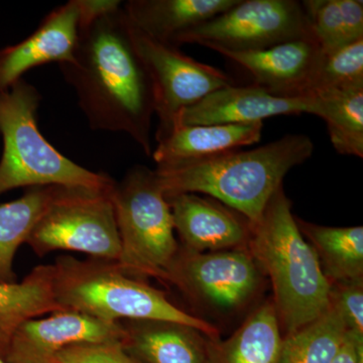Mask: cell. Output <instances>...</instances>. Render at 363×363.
I'll return each instance as SVG.
<instances>
[{
    "instance_id": "cell-21",
    "label": "cell",
    "mask_w": 363,
    "mask_h": 363,
    "mask_svg": "<svg viewBox=\"0 0 363 363\" xmlns=\"http://www.w3.org/2000/svg\"><path fill=\"white\" fill-rule=\"evenodd\" d=\"M302 234L316 252L329 281L338 284L362 281L363 227H329L296 219Z\"/></svg>"
},
{
    "instance_id": "cell-17",
    "label": "cell",
    "mask_w": 363,
    "mask_h": 363,
    "mask_svg": "<svg viewBox=\"0 0 363 363\" xmlns=\"http://www.w3.org/2000/svg\"><path fill=\"white\" fill-rule=\"evenodd\" d=\"M238 0H130L123 9L147 37L180 48L184 35L223 13Z\"/></svg>"
},
{
    "instance_id": "cell-4",
    "label": "cell",
    "mask_w": 363,
    "mask_h": 363,
    "mask_svg": "<svg viewBox=\"0 0 363 363\" xmlns=\"http://www.w3.org/2000/svg\"><path fill=\"white\" fill-rule=\"evenodd\" d=\"M52 266L54 293L63 310H71L106 322L159 320L192 327L210 340L216 328L174 305L166 294L143 279L124 274L116 262L57 257Z\"/></svg>"
},
{
    "instance_id": "cell-12",
    "label": "cell",
    "mask_w": 363,
    "mask_h": 363,
    "mask_svg": "<svg viewBox=\"0 0 363 363\" xmlns=\"http://www.w3.org/2000/svg\"><path fill=\"white\" fill-rule=\"evenodd\" d=\"M316 116L313 97H281L257 85H228L181 111L176 126L264 123L279 116Z\"/></svg>"
},
{
    "instance_id": "cell-13",
    "label": "cell",
    "mask_w": 363,
    "mask_h": 363,
    "mask_svg": "<svg viewBox=\"0 0 363 363\" xmlns=\"http://www.w3.org/2000/svg\"><path fill=\"white\" fill-rule=\"evenodd\" d=\"M174 229L183 247L197 252L243 250L252 223L213 198L193 193L168 196Z\"/></svg>"
},
{
    "instance_id": "cell-23",
    "label": "cell",
    "mask_w": 363,
    "mask_h": 363,
    "mask_svg": "<svg viewBox=\"0 0 363 363\" xmlns=\"http://www.w3.org/2000/svg\"><path fill=\"white\" fill-rule=\"evenodd\" d=\"M310 35L323 52L363 39V2L359 0H304Z\"/></svg>"
},
{
    "instance_id": "cell-6",
    "label": "cell",
    "mask_w": 363,
    "mask_h": 363,
    "mask_svg": "<svg viewBox=\"0 0 363 363\" xmlns=\"http://www.w3.org/2000/svg\"><path fill=\"white\" fill-rule=\"evenodd\" d=\"M111 199L121 245L117 267L133 278L164 281L180 245L156 172L133 167L114 184Z\"/></svg>"
},
{
    "instance_id": "cell-11",
    "label": "cell",
    "mask_w": 363,
    "mask_h": 363,
    "mask_svg": "<svg viewBox=\"0 0 363 363\" xmlns=\"http://www.w3.org/2000/svg\"><path fill=\"white\" fill-rule=\"evenodd\" d=\"M119 322H106L71 310L28 320L14 332L6 363H54L60 351L80 343L121 341Z\"/></svg>"
},
{
    "instance_id": "cell-7",
    "label": "cell",
    "mask_w": 363,
    "mask_h": 363,
    "mask_svg": "<svg viewBox=\"0 0 363 363\" xmlns=\"http://www.w3.org/2000/svg\"><path fill=\"white\" fill-rule=\"evenodd\" d=\"M113 189V188H112ZM111 190L57 187L26 245L42 257L56 250L117 262L121 245Z\"/></svg>"
},
{
    "instance_id": "cell-5",
    "label": "cell",
    "mask_w": 363,
    "mask_h": 363,
    "mask_svg": "<svg viewBox=\"0 0 363 363\" xmlns=\"http://www.w3.org/2000/svg\"><path fill=\"white\" fill-rule=\"evenodd\" d=\"M40 99L37 88L23 78L0 91V196L48 186L111 190L116 181L111 176L83 168L43 136L37 123Z\"/></svg>"
},
{
    "instance_id": "cell-30",
    "label": "cell",
    "mask_w": 363,
    "mask_h": 363,
    "mask_svg": "<svg viewBox=\"0 0 363 363\" xmlns=\"http://www.w3.org/2000/svg\"><path fill=\"white\" fill-rule=\"evenodd\" d=\"M0 363H6L2 358H0Z\"/></svg>"
},
{
    "instance_id": "cell-20",
    "label": "cell",
    "mask_w": 363,
    "mask_h": 363,
    "mask_svg": "<svg viewBox=\"0 0 363 363\" xmlns=\"http://www.w3.org/2000/svg\"><path fill=\"white\" fill-rule=\"evenodd\" d=\"M283 337L274 304L253 312L231 337L207 342L209 363H279Z\"/></svg>"
},
{
    "instance_id": "cell-15",
    "label": "cell",
    "mask_w": 363,
    "mask_h": 363,
    "mask_svg": "<svg viewBox=\"0 0 363 363\" xmlns=\"http://www.w3.org/2000/svg\"><path fill=\"white\" fill-rule=\"evenodd\" d=\"M79 28L78 0H71L48 14L26 39L0 49V91L11 87L35 67L70 61L77 45Z\"/></svg>"
},
{
    "instance_id": "cell-27",
    "label": "cell",
    "mask_w": 363,
    "mask_h": 363,
    "mask_svg": "<svg viewBox=\"0 0 363 363\" xmlns=\"http://www.w3.org/2000/svg\"><path fill=\"white\" fill-rule=\"evenodd\" d=\"M54 363H140L131 357L121 341L75 344L60 351Z\"/></svg>"
},
{
    "instance_id": "cell-3",
    "label": "cell",
    "mask_w": 363,
    "mask_h": 363,
    "mask_svg": "<svg viewBox=\"0 0 363 363\" xmlns=\"http://www.w3.org/2000/svg\"><path fill=\"white\" fill-rule=\"evenodd\" d=\"M247 247L259 269L271 279L274 309L288 334L327 311L331 281L298 229L283 186L272 196L262 218L252 224Z\"/></svg>"
},
{
    "instance_id": "cell-26",
    "label": "cell",
    "mask_w": 363,
    "mask_h": 363,
    "mask_svg": "<svg viewBox=\"0 0 363 363\" xmlns=\"http://www.w3.org/2000/svg\"><path fill=\"white\" fill-rule=\"evenodd\" d=\"M363 85V39L329 52H323L306 88L304 96Z\"/></svg>"
},
{
    "instance_id": "cell-1",
    "label": "cell",
    "mask_w": 363,
    "mask_h": 363,
    "mask_svg": "<svg viewBox=\"0 0 363 363\" xmlns=\"http://www.w3.org/2000/svg\"><path fill=\"white\" fill-rule=\"evenodd\" d=\"M59 66L92 130L126 133L152 157L154 89L123 6L79 28L73 57Z\"/></svg>"
},
{
    "instance_id": "cell-22",
    "label": "cell",
    "mask_w": 363,
    "mask_h": 363,
    "mask_svg": "<svg viewBox=\"0 0 363 363\" xmlns=\"http://www.w3.org/2000/svg\"><path fill=\"white\" fill-rule=\"evenodd\" d=\"M57 187L28 188L18 199L0 205V283H16V252L49 206Z\"/></svg>"
},
{
    "instance_id": "cell-25",
    "label": "cell",
    "mask_w": 363,
    "mask_h": 363,
    "mask_svg": "<svg viewBox=\"0 0 363 363\" xmlns=\"http://www.w3.org/2000/svg\"><path fill=\"white\" fill-rule=\"evenodd\" d=\"M347 332L342 316L330 302L321 316L283 338L279 363H331Z\"/></svg>"
},
{
    "instance_id": "cell-28",
    "label": "cell",
    "mask_w": 363,
    "mask_h": 363,
    "mask_svg": "<svg viewBox=\"0 0 363 363\" xmlns=\"http://www.w3.org/2000/svg\"><path fill=\"white\" fill-rule=\"evenodd\" d=\"M330 302L340 313L347 330L363 336V286L362 281L338 284L331 288Z\"/></svg>"
},
{
    "instance_id": "cell-10",
    "label": "cell",
    "mask_w": 363,
    "mask_h": 363,
    "mask_svg": "<svg viewBox=\"0 0 363 363\" xmlns=\"http://www.w3.org/2000/svg\"><path fill=\"white\" fill-rule=\"evenodd\" d=\"M259 281V267L248 250L197 252L184 247L164 279L189 297L222 309L247 303Z\"/></svg>"
},
{
    "instance_id": "cell-29",
    "label": "cell",
    "mask_w": 363,
    "mask_h": 363,
    "mask_svg": "<svg viewBox=\"0 0 363 363\" xmlns=\"http://www.w3.org/2000/svg\"><path fill=\"white\" fill-rule=\"evenodd\" d=\"M363 346V336L348 331L345 340L331 363H357L358 350Z\"/></svg>"
},
{
    "instance_id": "cell-19",
    "label": "cell",
    "mask_w": 363,
    "mask_h": 363,
    "mask_svg": "<svg viewBox=\"0 0 363 363\" xmlns=\"http://www.w3.org/2000/svg\"><path fill=\"white\" fill-rule=\"evenodd\" d=\"M52 264L38 266L21 283H0V358L26 321L63 311L54 293Z\"/></svg>"
},
{
    "instance_id": "cell-8",
    "label": "cell",
    "mask_w": 363,
    "mask_h": 363,
    "mask_svg": "<svg viewBox=\"0 0 363 363\" xmlns=\"http://www.w3.org/2000/svg\"><path fill=\"white\" fill-rule=\"evenodd\" d=\"M312 38L302 4L296 0H238L223 13L184 35L180 45L257 51ZM313 39V38H312Z\"/></svg>"
},
{
    "instance_id": "cell-16",
    "label": "cell",
    "mask_w": 363,
    "mask_h": 363,
    "mask_svg": "<svg viewBox=\"0 0 363 363\" xmlns=\"http://www.w3.org/2000/svg\"><path fill=\"white\" fill-rule=\"evenodd\" d=\"M121 343L140 363H209L201 332L159 320H124Z\"/></svg>"
},
{
    "instance_id": "cell-18",
    "label": "cell",
    "mask_w": 363,
    "mask_h": 363,
    "mask_svg": "<svg viewBox=\"0 0 363 363\" xmlns=\"http://www.w3.org/2000/svg\"><path fill=\"white\" fill-rule=\"evenodd\" d=\"M264 123L176 126L157 142L152 157L157 166L198 161L259 143Z\"/></svg>"
},
{
    "instance_id": "cell-2",
    "label": "cell",
    "mask_w": 363,
    "mask_h": 363,
    "mask_svg": "<svg viewBox=\"0 0 363 363\" xmlns=\"http://www.w3.org/2000/svg\"><path fill=\"white\" fill-rule=\"evenodd\" d=\"M314 143L292 133L262 147L235 150L198 161L155 169L164 196L204 194L235 210L252 224L262 218L272 196L295 167L312 157Z\"/></svg>"
},
{
    "instance_id": "cell-24",
    "label": "cell",
    "mask_w": 363,
    "mask_h": 363,
    "mask_svg": "<svg viewBox=\"0 0 363 363\" xmlns=\"http://www.w3.org/2000/svg\"><path fill=\"white\" fill-rule=\"evenodd\" d=\"M316 116L327 125L332 145L344 156L363 157V85L313 97Z\"/></svg>"
},
{
    "instance_id": "cell-9",
    "label": "cell",
    "mask_w": 363,
    "mask_h": 363,
    "mask_svg": "<svg viewBox=\"0 0 363 363\" xmlns=\"http://www.w3.org/2000/svg\"><path fill=\"white\" fill-rule=\"evenodd\" d=\"M128 23L136 52L152 81L155 116L159 119L156 140L159 142L175 128L181 111L210 93L234 84L233 80L218 68L196 61L180 48L147 37Z\"/></svg>"
},
{
    "instance_id": "cell-14",
    "label": "cell",
    "mask_w": 363,
    "mask_h": 363,
    "mask_svg": "<svg viewBox=\"0 0 363 363\" xmlns=\"http://www.w3.org/2000/svg\"><path fill=\"white\" fill-rule=\"evenodd\" d=\"M247 71L253 85L281 97H303L323 52L312 38L290 40L257 51L214 49Z\"/></svg>"
}]
</instances>
